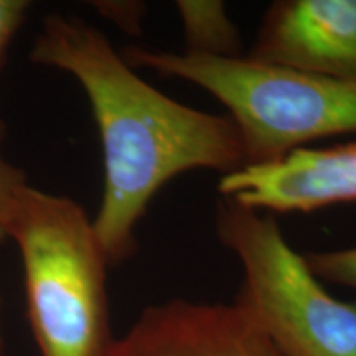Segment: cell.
Masks as SVG:
<instances>
[{"instance_id": "1", "label": "cell", "mask_w": 356, "mask_h": 356, "mask_svg": "<svg viewBox=\"0 0 356 356\" xmlns=\"http://www.w3.org/2000/svg\"><path fill=\"white\" fill-rule=\"evenodd\" d=\"M29 58L71 74L91 104L104 162L92 226L109 266L136 254L137 226L167 181L193 168L226 175L246 165L241 134L229 115L191 109L157 91L83 19L44 17Z\"/></svg>"}, {"instance_id": "2", "label": "cell", "mask_w": 356, "mask_h": 356, "mask_svg": "<svg viewBox=\"0 0 356 356\" xmlns=\"http://www.w3.org/2000/svg\"><path fill=\"white\" fill-rule=\"evenodd\" d=\"M7 239L24 266L26 317L42 356H108V267L92 220L68 197L26 185L13 202Z\"/></svg>"}, {"instance_id": "3", "label": "cell", "mask_w": 356, "mask_h": 356, "mask_svg": "<svg viewBox=\"0 0 356 356\" xmlns=\"http://www.w3.org/2000/svg\"><path fill=\"white\" fill-rule=\"evenodd\" d=\"M121 55L134 70L181 78L222 102L241 134L244 167L277 162L317 139L356 134V81L248 56L155 51L136 44Z\"/></svg>"}, {"instance_id": "4", "label": "cell", "mask_w": 356, "mask_h": 356, "mask_svg": "<svg viewBox=\"0 0 356 356\" xmlns=\"http://www.w3.org/2000/svg\"><path fill=\"white\" fill-rule=\"evenodd\" d=\"M220 241L241 261L236 297L282 356H356V302L330 296L273 216L225 198L216 210Z\"/></svg>"}, {"instance_id": "5", "label": "cell", "mask_w": 356, "mask_h": 356, "mask_svg": "<svg viewBox=\"0 0 356 356\" xmlns=\"http://www.w3.org/2000/svg\"><path fill=\"white\" fill-rule=\"evenodd\" d=\"M108 356H282L239 305L173 299L144 309Z\"/></svg>"}, {"instance_id": "6", "label": "cell", "mask_w": 356, "mask_h": 356, "mask_svg": "<svg viewBox=\"0 0 356 356\" xmlns=\"http://www.w3.org/2000/svg\"><path fill=\"white\" fill-rule=\"evenodd\" d=\"M248 58L356 81V0H277Z\"/></svg>"}, {"instance_id": "7", "label": "cell", "mask_w": 356, "mask_h": 356, "mask_svg": "<svg viewBox=\"0 0 356 356\" xmlns=\"http://www.w3.org/2000/svg\"><path fill=\"white\" fill-rule=\"evenodd\" d=\"M221 195L251 210L314 211L356 202V142L297 149L277 162L222 175Z\"/></svg>"}, {"instance_id": "8", "label": "cell", "mask_w": 356, "mask_h": 356, "mask_svg": "<svg viewBox=\"0 0 356 356\" xmlns=\"http://www.w3.org/2000/svg\"><path fill=\"white\" fill-rule=\"evenodd\" d=\"M177 10L184 24L186 51L221 58L239 56L241 38L226 13L225 3L180 0Z\"/></svg>"}, {"instance_id": "9", "label": "cell", "mask_w": 356, "mask_h": 356, "mask_svg": "<svg viewBox=\"0 0 356 356\" xmlns=\"http://www.w3.org/2000/svg\"><path fill=\"white\" fill-rule=\"evenodd\" d=\"M304 259L317 279L356 291V248L340 249V251L309 252Z\"/></svg>"}, {"instance_id": "10", "label": "cell", "mask_w": 356, "mask_h": 356, "mask_svg": "<svg viewBox=\"0 0 356 356\" xmlns=\"http://www.w3.org/2000/svg\"><path fill=\"white\" fill-rule=\"evenodd\" d=\"M7 127L0 118V244L7 241V221L13 202L22 190L29 185L25 170L12 163L3 154Z\"/></svg>"}, {"instance_id": "11", "label": "cell", "mask_w": 356, "mask_h": 356, "mask_svg": "<svg viewBox=\"0 0 356 356\" xmlns=\"http://www.w3.org/2000/svg\"><path fill=\"white\" fill-rule=\"evenodd\" d=\"M29 0H0V73L7 61L8 50L29 17Z\"/></svg>"}, {"instance_id": "12", "label": "cell", "mask_w": 356, "mask_h": 356, "mask_svg": "<svg viewBox=\"0 0 356 356\" xmlns=\"http://www.w3.org/2000/svg\"><path fill=\"white\" fill-rule=\"evenodd\" d=\"M101 17L114 24L127 35H139L142 32L145 6L142 2H126V0H104L92 2Z\"/></svg>"}, {"instance_id": "13", "label": "cell", "mask_w": 356, "mask_h": 356, "mask_svg": "<svg viewBox=\"0 0 356 356\" xmlns=\"http://www.w3.org/2000/svg\"><path fill=\"white\" fill-rule=\"evenodd\" d=\"M0 356H3V340H2V333H0Z\"/></svg>"}, {"instance_id": "14", "label": "cell", "mask_w": 356, "mask_h": 356, "mask_svg": "<svg viewBox=\"0 0 356 356\" xmlns=\"http://www.w3.org/2000/svg\"><path fill=\"white\" fill-rule=\"evenodd\" d=\"M0 317H2V302H0Z\"/></svg>"}]
</instances>
